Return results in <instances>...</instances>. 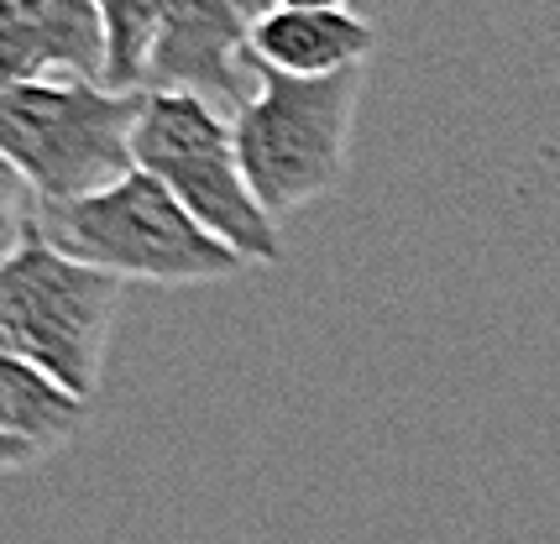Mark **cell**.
<instances>
[{"label": "cell", "instance_id": "6da1fadb", "mask_svg": "<svg viewBox=\"0 0 560 544\" xmlns=\"http://www.w3.org/2000/svg\"><path fill=\"white\" fill-rule=\"evenodd\" d=\"M147 90L58 74L0 90V157L43 204H79L137 174V121Z\"/></svg>", "mask_w": 560, "mask_h": 544}, {"label": "cell", "instance_id": "7a4b0ae2", "mask_svg": "<svg viewBox=\"0 0 560 544\" xmlns=\"http://www.w3.org/2000/svg\"><path fill=\"white\" fill-rule=\"evenodd\" d=\"M43 236L52 247L110 272L121 283H220L246 268L236 251L178 204L152 174H137L110 184L105 194H90L79 204H43Z\"/></svg>", "mask_w": 560, "mask_h": 544}, {"label": "cell", "instance_id": "3957f363", "mask_svg": "<svg viewBox=\"0 0 560 544\" xmlns=\"http://www.w3.org/2000/svg\"><path fill=\"white\" fill-rule=\"evenodd\" d=\"M366 69L330 79L257 74V90L236 110V157L272 221L315 204L346 178L351 126L362 105Z\"/></svg>", "mask_w": 560, "mask_h": 544}, {"label": "cell", "instance_id": "277c9868", "mask_svg": "<svg viewBox=\"0 0 560 544\" xmlns=\"http://www.w3.org/2000/svg\"><path fill=\"white\" fill-rule=\"evenodd\" d=\"M137 168L152 174L210 236L252 262H278V221L252 194L236 157V131L205 95L189 90H147L137 121Z\"/></svg>", "mask_w": 560, "mask_h": 544}, {"label": "cell", "instance_id": "5b68a950", "mask_svg": "<svg viewBox=\"0 0 560 544\" xmlns=\"http://www.w3.org/2000/svg\"><path fill=\"white\" fill-rule=\"evenodd\" d=\"M121 277L63 257L48 236H32L0 268V351L32 362L90 403L121 315Z\"/></svg>", "mask_w": 560, "mask_h": 544}, {"label": "cell", "instance_id": "8992f818", "mask_svg": "<svg viewBox=\"0 0 560 544\" xmlns=\"http://www.w3.org/2000/svg\"><path fill=\"white\" fill-rule=\"evenodd\" d=\"M268 11L272 0H168L147 90H189L210 105L231 99L242 110V74H252L246 43Z\"/></svg>", "mask_w": 560, "mask_h": 544}, {"label": "cell", "instance_id": "52a82bcc", "mask_svg": "<svg viewBox=\"0 0 560 544\" xmlns=\"http://www.w3.org/2000/svg\"><path fill=\"white\" fill-rule=\"evenodd\" d=\"M58 74L105 84L100 5L95 0H0V90Z\"/></svg>", "mask_w": 560, "mask_h": 544}, {"label": "cell", "instance_id": "ba28073f", "mask_svg": "<svg viewBox=\"0 0 560 544\" xmlns=\"http://www.w3.org/2000/svg\"><path fill=\"white\" fill-rule=\"evenodd\" d=\"M377 48V26L357 11H293L272 5L246 43V69L252 74L283 79H330L366 69Z\"/></svg>", "mask_w": 560, "mask_h": 544}, {"label": "cell", "instance_id": "9c48e42d", "mask_svg": "<svg viewBox=\"0 0 560 544\" xmlns=\"http://www.w3.org/2000/svg\"><path fill=\"white\" fill-rule=\"evenodd\" d=\"M84 419H90L84 398H73L63 382H52L32 362L0 351V435L5 440L26 446L32 456H48L69 446Z\"/></svg>", "mask_w": 560, "mask_h": 544}, {"label": "cell", "instance_id": "30bf717a", "mask_svg": "<svg viewBox=\"0 0 560 544\" xmlns=\"http://www.w3.org/2000/svg\"><path fill=\"white\" fill-rule=\"evenodd\" d=\"M105 22V84L147 90V63L168 16V0H95Z\"/></svg>", "mask_w": 560, "mask_h": 544}, {"label": "cell", "instance_id": "8fae6325", "mask_svg": "<svg viewBox=\"0 0 560 544\" xmlns=\"http://www.w3.org/2000/svg\"><path fill=\"white\" fill-rule=\"evenodd\" d=\"M32 236H43V199L0 157V268H5Z\"/></svg>", "mask_w": 560, "mask_h": 544}, {"label": "cell", "instance_id": "7c38bea8", "mask_svg": "<svg viewBox=\"0 0 560 544\" xmlns=\"http://www.w3.org/2000/svg\"><path fill=\"white\" fill-rule=\"evenodd\" d=\"M32 461H37L32 450H26V446H16V440H5V435H0V471H22V466H32Z\"/></svg>", "mask_w": 560, "mask_h": 544}, {"label": "cell", "instance_id": "4fadbf2b", "mask_svg": "<svg viewBox=\"0 0 560 544\" xmlns=\"http://www.w3.org/2000/svg\"><path fill=\"white\" fill-rule=\"evenodd\" d=\"M272 5H293V11H346V0H272Z\"/></svg>", "mask_w": 560, "mask_h": 544}]
</instances>
